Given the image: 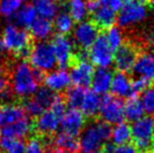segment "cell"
I'll return each mask as SVG.
<instances>
[{
  "label": "cell",
  "instance_id": "3957f363",
  "mask_svg": "<svg viewBox=\"0 0 154 153\" xmlns=\"http://www.w3.org/2000/svg\"><path fill=\"white\" fill-rule=\"evenodd\" d=\"M112 129L110 124L104 121H95L90 123L82 131L80 137V148L84 153L97 151L106 141L111 137Z\"/></svg>",
  "mask_w": 154,
  "mask_h": 153
},
{
  "label": "cell",
  "instance_id": "bcb514c9",
  "mask_svg": "<svg viewBox=\"0 0 154 153\" xmlns=\"http://www.w3.org/2000/svg\"><path fill=\"white\" fill-rule=\"evenodd\" d=\"M90 153H106L105 151H101V150H97V151H93V152H90Z\"/></svg>",
  "mask_w": 154,
  "mask_h": 153
},
{
  "label": "cell",
  "instance_id": "d590c367",
  "mask_svg": "<svg viewBox=\"0 0 154 153\" xmlns=\"http://www.w3.org/2000/svg\"><path fill=\"white\" fill-rule=\"evenodd\" d=\"M105 37L113 50H116L124 43L123 32L119 26L112 25V26L108 27L105 33Z\"/></svg>",
  "mask_w": 154,
  "mask_h": 153
},
{
  "label": "cell",
  "instance_id": "74e56055",
  "mask_svg": "<svg viewBox=\"0 0 154 153\" xmlns=\"http://www.w3.org/2000/svg\"><path fill=\"white\" fill-rule=\"evenodd\" d=\"M106 153H140L136 147L132 144H123V145L112 146L107 145Z\"/></svg>",
  "mask_w": 154,
  "mask_h": 153
},
{
  "label": "cell",
  "instance_id": "ee69618b",
  "mask_svg": "<svg viewBox=\"0 0 154 153\" xmlns=\"http://www.w3.org/2000/svg\"><path fill=\"white\" fill-rule=\"evenodd\" d=\"M4 44H3V41H2V38H0V53L4 50Z\"/></svg>",
  "mask_w": 154,
  "mask_h": 153
},
{
  "label": "cell",
  "instance_id": "7a4b0ae2",
  "mask_svg": "<svg viewBox=\"0 0 154 153\" xmlns=\"http://www.w3.org/2000/svg\"><path fill=\"white\" fill-rule=\"evenodd\" d=\"M4 48L13 53L19 58H29L32 45V35L25 29L14 23L8 24L3 29L2 35Z\"/></svg>",
  "mask_w": 154,
  "mask_h": 153
},
{
  "label": "cell",
  "instance_id": "f1b7e54d",
  "mask_svg": "<svg viewBox=\"0 0 154 153\" xmlns=\"http://www.w3.org/2000/svg\"><path fill=\"white\" fill-rule=\"evenodd\" d=\"M57 96L58 94H56L55 91L49 89L48 87H41L37 90V92L32 98L45 111L47 108H51V106L55 102Z\"/></svg>",
  "mask_w": 154,
  "mask_h": 153
},
{
  "label": "cell",
  "instance_id": "ac0fdd59",
  "mask_svg": "<svg viewBox=\"0 0 154 153\" xmlns=\"http://www.w3.org/2000/svg\"><path fill=\"white\" fill-rule=\"evenodd\" d=\"M53 91H62V90L68 88L69 84H70V76L65 69H60L51 72L49 74L45 75L44 81H43Z\"/></svg>",
  "mask_w": 154,
  "mask_h": 153
},
{
  "label": "cell",
  "instance_id": "30bf717a",
  "mask_svg": "<svg viewBox=\"0 0 154 153\" xmlns=\"http://www.w3.org/2000/svg\"><path fill=\"white\" fill-rule=\"evenodd\" d=\"M60 123H61V118L49 109L47 111H44L38 118H34L32 133L41 137L49 139L58 130Z\"/></svg>",
  "mask_w": 154,
  "mask_h": 153
},
{
  "label": "cell",
  "instance_id": "7dc6e473",
  "mask_svg": "<svg viewBox=\"0 0 154 153\" xmlns=\"http://www.w3.org/2000/svg\"><path fill=\"white\" fill-rule=\"evenodd\" d=\"M21 2H23V1H26V0H20Z\"/></svg>",
  "mask_w": 154,
  "mask_h": 153
},
{
  "label": "cell",
  "instance_id": "8d00e7d4",
  "mask_svg": "<svg viewBox=\"0 0 154 153\" xmlns=\"http://www.w3.org/2000/svg\"><path fill=\"white\" fill-rule=\"evenodd\" d=\"M144 110L148 115H154V86H149L144 92L140 99Z\"/></svg>",
  "mask_w": 154,
  "mask_h": 153
},
{
  "label": "cell",
  "instance_id": "60d3db41",
  "mask_svg": "<svg viewBox=\"0 0 154 153\" xmlns=\"http://www.w3.org/2000/svg\"><path fill=\"white\" fill-rule=\"evenodd\" d=\"M10 87V75L0 74V94Z\"/></svg>",
  "mask_w": 154,
  "mask_h": 153
},
{
  "label": "cell",
  "instance_id": "d6a6232c",
  "mask_svg": "<svg viewBox=\"0 0 154 153\" xmlns=\"http://www.w3.org/2000/svg\"><path fill=\"white\" fill-rule=\"evenodd\" d=\"M75 20L68 12H61L55 18V27L59 34L67 35L73 29Z\"/></svg>",
  "mask_w": 154,
  "mask_h": 153
},
{
  "label": "cell",
  "instance_id": "836d02e7",
  "mask_svg": "<svg viewBox=\"0 0 154 153\" xmlns=\"http://www.w3.org/2000/svg\"><path fill=\"white\" fill-rule=\"evenodd\" d=\"M0 149L5 153H25V146L23 142L17 139L1 137Z\"/></svg>",
  "mask_w": 154,
  "mask_h": 153
},
{
  "label": "cell",
  "instance_id": "d4e9b609",
  "mask_svg": "<svg viewBox=\"0 0 154 153\" xmlns=\"http://www.w3.org/2000/svg\"><path fill=\"white\" fill-rule=\"evenodd\" d=\"M35 8L38 16L48 20L56 18L59 14V3L56 0H36Z\"/></svg>",
  "mask_w": 154,
  "mask_h": 153
},
{
  "label": "cell",
  "instance_id": "f6af8a7d",
  "mask_svg": "<svg viewBox=\"0 0 154 153\" xmlns=\"http://www.w3.org/2000/svg\"><path fill=\"white\" fill-rule=\"evenodd\" d=\"M149 5H150V8L154 12V0H149Z\"/></svg>",
  "mask_w": 154,
  "mask_h": 153
},
{
  "label": "cell",
  "instance_id": "83f0119b",
  "mask_svg": "<svg viewBox=\"0 0 154 153\" xmlns=\"http://www.w3.org/2000/svg\"><path fill=\"white\" fill-rule=\"evenodd\" d=\"M144 107L142 101L137 96H131L125 104V118L131 122H136L144 115Z\"/></svg>",
  "mask_w": 154,
  "mask_h": 153
},
{
  "label": "cell",
  "instance_id": "f35d334b",
  "mask_svg": "<svg viewBox=\"0 0 154 153\" xmlns=\"http://www.w3.org/2000/svg\"><path fill=\"white\" fill-rule=\"evenodd\" d=\"M151 82L147 81L146 79H143V78H138V79L132 81L131 84V96H137L138 93L140 92H144L147 88L150 86ZM130 96V98H131Z\"/></svg>",
  "mask_w": 154,
  "mask_h": 153
},
{
  "label": "cell",
  "instance_id": "ffe728a7",
  "mask_svg": "<svg viewBox=\"0 0 154 153\" xmlns=\"http://www.w3.org/2000/svg\"><path fill=\"white\" fill-rule=\"evenodd\" d=\"M91 15L93 22L97 25L99 29H108V27L112 26L118 18L116 12H114L113 10L107 8V6L102 5L101 3Z\"/></svg>",
  "mask_w": 154,
  "mask_h": 153
},
{
  "label": "cell",
  "instance_id": "277c9868",
  "mask_svg": "<svg viewBox=\"0 0 154 153\" xmlns=\"http://www.w3.org/2000/svg\"><path fill=\"white\" fill-rule=\"evenodd\" d=\"M134 146L140 153H154V120L143 116L131 127Z\"/></svg>",
  "mask_w": 154,
  "mask_h": 153
},
{
  "label": "cell",
  "instance_id": "484cf974",
  "mask_svg": "<svg viewBox=\"0 0 154 153\" xmlns=\"http://www.w3.org/2000/svg\"><path fill=\"white\" fill-rule=\"evenodd\" d=\"M54 143L60 149L69 153H77L81 150L80 148V141L75 136L69 135L67 133L61 132L54 139Z\"/></svg>",
  "mask_w": 154,
  "mask_h": 153
},
{
  "label": "cell",
  "instance_id": "5bb4252c",
  "mask_svg": "<svg viewBox=\"0 0 154 153\" xmlns=\"http://www.w3.org/2000/svg\"><path fill=\"white\" fill-rule=\"evenodd\" d=\"M85 125V118L82 111L79 109L71 108L66 111L61 120L62 132L77 137L83 131Z\"/></svg>",
  "mask_w": 154,
  "mask_h": 153
},
{
  "label": "cell",
  "instance_id": "7c38bea8",
  "mask_svg": "<svg viewBox=\"0 0 154 153\" xmlns=\"http://www.w3.org/2000/svg\"><path fill=\"white\" fill-rule=\"evenodd\" d=\"M99 36V27L93 21H82L73 29L75 42L82 50L89 49Z\"/></svg>",
  "mask_w": 154,
  "mask_h": 153
},
{
  "label": "cell",
  "instance_id": "e0dca14e",
  "mask_svg": "<svg viewBox=\"0 0 154 153\" xmlns=\"http://www.w3.org/2000/svg\"><path fill=\"white\" fill-rule=\"evenodd\" d=\"M32 122L29 118H24L14 124L2 127L0 130L1 137H8V139H22L25 137L29 132H32Z\"/></svg>",
  "mask_w": 154,
  "mask_h": 153
},
{
  "label": "cell",
  "instance_id": "ba28073f",
  "mask_svg": "<svg viewBox=\"0 0 154 153\" xmlns=\"http://www.w3.org/2000/svg\"><path fill=\"white\" fill-rule=\"evenodd\" d=\"M99 112L104 122L108 124H120L125 118V104L121 99L104 94L101 99Z\"/></svg>",
  "mask_w": 154,
  "mask_h": 153
},
{
  "label": "cell",
  "instance_id": "d6986e66",
  "mask_svg": "<svg viewBox=\"0 0 154 153\" xmlns=\"http://www.w3.org/2000/svg\"><path fill=\"white\" fill-rule=\"evenodd\" d=\"M112 78V72L108 68L99 67L94 72L91 80L93 91L99 94H106L111 87Z\"/></svg>",
  "mask_w": 154,
  "mask_h": 153
},
{
  "label": "cell",
  "instance_id": "f546056e",
  "mask_svg": "<svg viewBox=\"0 0 154 153\" xmlns=\"http://www.w3.org/2000/svg\"><path fill=\"white\" fill-rule=\"evenodd\" d=\"M69 14L77 22H82L88 15L87 0H68Z\"/></svg>",
  "mask_w": 154,
  "mask_h": 153
},
{
  "label": "cell",
  "instance_id": "c3c4849f",
  "mask_svg": "<svg viewBox=\"0 0 154 153\" xmlns=\"http://www.w3.org/2000/svg\"><path fill=\"white\" fill-rule=\"evenodd\" d=\"M126 1H131V0H126Z\"/></svg>",
  "mask_w": 154,
  "mask_h": 153
},
{
  "label": "cell",
  "instance_id": "2e32d148",
  "mask_svg": "<svg viewBox=\"0 0 154 153\" xmlns=\"http://www.w3.org/2000/svg\"><path fill=\"white\" fill-rule=\"evenodd\" d=\"M25 109L19 103L0 104V127L14 124L25 118Z\"/></svg>",
  "mask_w": 154,
  "mask_h": 153
},
{
  "label": "cell",
  "instance_id": "b9f144b4",
  "mask_svg": "<svg viewBox=\"0 0 154 153\" xmlns=\"http://www.w3.org/2000/svg\"><path fill=\"white\" fill-rule=\"evenodd\" d=\"M146 40H147V43H148V44L154 49V31L147 34Z\"/></svg>",
  "mask_w": 154,
  "mask_h": 153
},
{
  "label": "cell",
  "instance_id": "cb8c5ba5",
  "mask_svg": "<svg viewBox=\"0 0 154 153\" xmlns=\"http://www.w3.org/2000/svg\"><path fill=\"white\" fill-rule=\"evenodd\" d=\"M100 106H101L100 94L93 90H87L81 106L83 115L89 116V118H93L100 111Z\"/></svg>",
  "mask_w": 154,
  "mask_h": 153
},
{
  "label": "cell",
  "instance_id": "44dd1931",
  "mask_svg": "<svg viewBox=\"0 0 154 153\" xmlns=\"http://www.w3.org/2000/svg\"><path fill=\"white\" fill-rule=\"evenodd\" d=\"M131 84L132 81L125 72H119L112 78L111 89L114 96L122 98V96H131Z\"/></svg>",
  "mask_w": 154,
  "mask_h": 153
},
{
  "label": "cell",
  "instance_id": "4fadbf2b",
  "mask_svg": "<svg viewBox=\"0 0 154 153\" xmlns=\"http://www.w3.org/2000/svg\"><path fill=\"white\" fill-rule=\"evenodd\" d=\"M114 56L116 67L122 72H129L132 70L138 57V47L136 44L129 41L124 42L118 49Z\"/></svg>",
  "mask_w": 154,
  "mask_h": 153
},
{
  "label": "cell",
  "instance_id": "7bdbcfd3",
  "mask_svg": "<svg viewBox=\"0 0 154 153\" xmlns=\"http://www.w3.org/2000/svg\"><path fill=\"white\" fill-rule=\"evenodd\" d=\"M49 153H67L66 151H64V150L60 149V148H58V149H53L51 150V152Z\"/></svg>",
  "mask_w": 154,
  "mask_h": 153
},
{
  "label": "cell",
  "instance_id": "603a6c76",
  "mask_svg": "<svg viewBox=\"0 0 154 153\" xmlns=\"http://www.w3.org/2000/svg\"><path fill=\"white\" fill-rule=\"evenodd\" d=\"M14 18L18 26L22 27V29H26V27L29 29L32 23L35 22V20L38 18V13H37L35 5L25 4V5L21 6L20 10L14 16Z\"/></svg>",
  "mask_w": 154,
  "mask_h": 153
},
{
  "label": "cell",
  "instance_id": "52a82bcc",
  "mask_svg": "<svg viewBox=\"0 0 154 153\" xmlns=\"http://www.w3.org/2000/svg\"><path fill=\"white\" fill-rule=\"evenodd\" d=\"M147 14L148 10L144 0L126 1L119 12L116 21L121 27H128L145 20Z\"/></svg>",
  "mask_w": 154,
  "mask_h": 153
},
{
  "label": "cell",
  "instance_id": "ab89813d",
  "mask_svg": "<svg viewBox=\"0 0 154 153\" xmlns=\"http://www.w3.org/2000/svg\"><path fill=\"white\" fill-rule=\"evenodd\" d=\"M99 2L104 6L113 10L114 12H120L124 5V0H99Z\"/></svg>",
  "mask_w": 154,
  "mask_h": 153
},
{
  "label": "cell",
  "instance_id": "4316f807",
  "mask_svg": "<svg viewBox=\"0 0 154 153\" xmlns=\"http://www.w3.org/2000/svg\"><path fill=\"white\" fill-rule=\"evenodd\" d=\"M85 93H86V90L83 87H80V86H71V87H68L64 94L65 103L73 109L81 108Z\"/></svg>",
  "mask_w": 154,
  "mask_h": 153
},
{
  "label": "cell",
  "instance_id": "9c48e42d",
  "mask_svg": "<svg viewBox=\"0 0 154 153\" xmlns=\"http://www.w3.org/2000/svg\"><path fill=\"white\" fill-rule=\"evenodd\" d=\"M90 60L101 68H108L114 61V50L109 45L105 35H100L89 48Z\"/></svg>",
  "mask_w": 154,
  "mask_h": 153
},
{
  "label": "cell",
  "instance_id": "9a60e30c",
  "mask_svg": "<svg viewBox=\"0 0 154 153\" xmlns=\"http://www.w3.org/2000/svg\"><path fill=\"white\" fill-rule=\"evenodd\" d=\"M132 70L140 78L154 82V53L145 51L138 55Z\"/></svg>",
  "mask_w": 154,
  "mask_h": 153
},
{
  "label": "cell",
  "instance_id": "5b68a950",
  "mask_svg": "<svg viewBox=\"0 0 154 153\" xmlns=\"http://www.w3.org/2000/svg\"><path fill=\"white\" fill-rule=\"evenodd\" d=\"M29 59L32 67L42 72L51 70L57 64L53 45L46 41H39L32 45Z\"/></svg>",
  "mask_w": 154,
  "mask_h": 153
},
{
  "label": "cell",
  "instance_id": "6da1fadb",
  "mask_svg": "<svg viewBox=\"0 0 154 153\" xmlns=\"http://www.w3.org/2000/svg\"><path fill=\"white\" fill-rule=\"evenodd\" d=\"M44 72L34 68L25 60H21L15 65H11V89L19 100H27L37 92L39 84L44 81Z\"/></svg>",
  "mask_w": 154,
  "mask_h": 153
},
{
  "label": "cell",
  "instance_id": "8992f818",
  "mask_svg": "<svg viewBox=\"0 0 154 153\" xmlns=\"http://www.w3.org/2000/svg\"><path fill=\"white\" fill-rule=\"evenodd\" d=\"M70 81L75 86L87 87L90 85L94 74L92 64L87 60L86 51L82 50L81 55H75L72 62L70 64Z\"/></svg>",
  "mask_w": 154,
  "mask_h": 153
},
{
  "label": "cell",
  "instance_id": "7402d4cb",
  "mask_svg": "<svg viewBox=\"0 0 154 153\" xmlns=\"http://www.w3.org/2000/svg\"><path fill=\"white\" fill-rule=\"evenodd\" d=\"M29 29H31V35L35 39L39 41H45L53 33L54 25L53 22L48 19L38 17Z\"/></svg>",
  "mask_w": 154,
  "mask_h": 153
},
{
  "label": "cell",
  "instance_id": "1f68e13d",
  "mask_svg": "<svg viewBox=\"0 0 154 153\" xmlns=\"http://www.w3.org/2000/svg\"><path fill=\"white\" fill-rule=\"evenodd\" d=\"M51 139L32 134L25 147V153H47V148L51 146Z\"/></svg>",
  "mask_w": 154,
  "mask_h": 153
},
{
  "label": "cell",
  "instance_id": "8fae6325",
  "mask_svg": "<svg viewBox=\"0 0 154 153\" xmlns=\"http://www.w3.org/2000/svg\"><path fill=\"white\" fill-rule=\"evenodd\" d=\"M51 45H53L56 60H57L59 67L62 69L69 67L75 55V54H73L72 41L66 35L58 34L54 37Z\"/></svg>",
  "mask_w": 154,
  "mask_h": 153
},
{
  "label": "cell",
  "instance_id": "4dcf8cb0",
  "mask_svg": "<svg viewBox=\"0 0 154 153\" xmlns=\"http://www.w3.org/2000/svg\"><path fill=\"white\" fill-rule=\"evenodd\" d=\"M132 136V131L131 127L127 123H120L116 124V126L112 129L111 137L112 141L116 145H123V144H127L129 139Z\"/></svg>",
  "mask_w": 154,
  "mask_h": 153
},
{
  "label": "cell",
  "instance_id": "e575fe53",
  "mask_svg": "<svg viewBox=\"0 0 154 153\" xmlns=\"http://www.w3.org/2000/svg\"><path fill=\"white\" fill-rule=\"evenodd\" d=\"M21 6L20 0H0V16L3 18L14 17Z\"/></svg>",
  "mask_w": 154,
  "mask_h": 153
}]
</instances>
